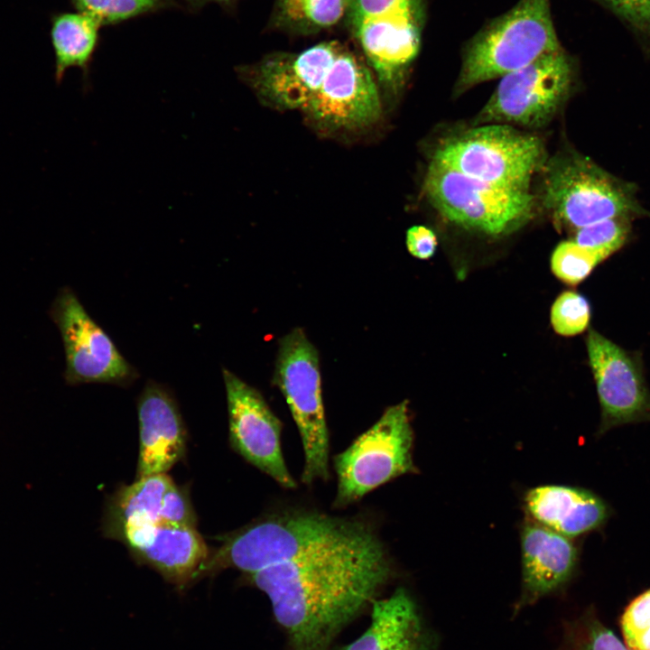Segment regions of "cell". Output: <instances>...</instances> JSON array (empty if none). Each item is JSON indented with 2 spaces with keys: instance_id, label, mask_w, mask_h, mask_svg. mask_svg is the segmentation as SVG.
<instances>
[{
  "instance_id": "1",
  "label": "cell",
  "mask_w": 650,
  "mask_h": 650,
  "mask_svg": "<svg viewBox=\"0 0 650 650\" xmlns=\"http://www.w3.org/2000/svg\"><path fill=\"white\" fill-rule=\"evenodd\" d=\"M263 591L290 650H330L393 577L374 528L346 544L244 575Z\"/></svg>"
},
{
  "instance_id": "2",
  "label": "cell",
  "mask_w": 650,
  "mask_h": 650,
  "mask_svg": "<svg viewBox=\"0 0 650 650\" xmlns=\"http://www.w3.org/2000/svg\"><path fill=\"white\" fill-rule=\"evenodd\" d=\"M373 527L354 518L312 510H288L220 537V546L209 555L199 579L228 569L244 575L330 550L364 535Z\"/></svg>"
},
{
  "instance_id": "3",
  "label": "cell",
  "mask_w": 650,
  "mask_h": 650,
  "mask_svg": "<svg viewBox=\"0 0 650 650\" xmlns=\"http://www.w3.org/2000/svg\"><path fill=\"white\" fill-rule=\"evenodd\" d=\"M542 170V202L558 227L576 231L611 218L650 217L633 182L576 151L558 153Z\"/></svg>"
},
{
  "instance_id": "4",
  "label": "cell",
  "mask_w": 650,
  "mask_h": 650,
  "mask_svg": "<svg viewBox=\"0 0 650 650\" xmlns=\"http://www.w3.org/2000/svg\"><path fill=\"white\" fill-rule=\"evenodd\" d=\"M561 48L550 1L520 0L465 45L454 95L500 79Z\"/></svg>"
},
{
  "instance_id": "5",
  "label": "cell",
  "mask_w": 650,
  "mask_h": 650,
  "mask_svg": "<svg viewBox=\"0 0 650 650\" xmlns=\"http://www.w3.org/2000/svg\"><path fill=\"white\" fill-rule=\"evenodd\" d=\"M431 161L493 185L529 191L547 154L539 136L509 125L486 124L444 138Z\"/></svg>"
},
{
  "instance_id": "6",
  "label": "cell",
  "mask_w": 650,
  "mask_h": 650,
  "mask_svg": "<svg viewBox=\"0 0 650 650\" xmlns=\"http://www.w3.org/2000/svg\"><path fill=\"white\" fill-rule=\"evenodd\" d=\"M344 22L382 87L395 94L421 46L422 0H346Z\"/></svg>"
},
{
  "instance_id": "7",
  "label": "cell",
  "mask_w": 650,
  "mask_h": 650,
  "mask_svg": "<svg viewBox=\"0 0 650 650\" xmlns=\"http://www.w3.org/2000/svg\"><path fill=\"white\" fill-rule=\"evenodd\" d=\"M413 432L408 403L385 409L382 416L333 458L337 493L333 507L344 508L378 487L415 473Z\"/></svg>"
},
{
  "instance_id": "8",
  "label": "cell",
  "mask_w": 650,
  "mask_h": 650,
  "mask_svg": "<svg viewBox=\"0 0 650 650\" xmlns=\"http://www.w3.org/2000/svg\"><path fill=\"white\" fill-rule=\"evenodd\" d=\"M423 190L448 220L490 236L512 233L534 215L530 191L506 189L467 176L431 161Z\"/></svg>"
},
{
  "instance_id": "9",
  "label": "cell",
  "mask_w": 650,
  "mask_h": 650,
  "mask_svg": "<svg viewBox=\"0 0 650 650\" xmlns=\"http://www.w3.org/2000/svg\"><path fill=\"white\" fill-rule=\"evenodd\" d=\"M274 383L298 428L304 455L302 482L311 485L330 477V438L321 395L317 349L302 330L286 334L279 345Z\"/></svg>"
},
{
  "instance_id": "10",
  "label": "cell",
  "mask_w": 650,
  "mask_h": 650,
  "mask_svg": "<svg viewBox=\"0 0 650 650\" xmlns=\"http://www.w3.org/2000/svg\"><path fill=\"white\" fill-rule=\"evenodd\" d=\"M574 72L572 60L562 48L540 57L500 78L473 125H546L570 96Z\"/></svg>"
},
{
  "instance_id": "11",
  "label": "cell",
  "mask_w": 650,
  "mask_h": 650,
  "mask_svg": "<svg viewBox=\"0 0 650 650\" xmlns=\"http://www.w3.org/2000/svg\"><path fill=\"white\" fill-rule=\"evenodd\" d=\"M51 314L64 345L67 383L124 385L136 377L135 368L88 315L72 290H60Z\"/></svg>"
},
{
  "instance_id": "12",
  "label": "cell",
  "mask_w": 650,
  "mask_h": 650,
  "mask_svg": "<svg viewBox=\"0 0 650 650\" xmlns=\"http://www.w3.org/2000/svg\"><path fill=\"white\" fill-rule=\"evenodd\" d=\"M229 442L246 461L286 489L297 488L282 450L283 424L263 395L224 368Z\"/></svg>"
},
{
  "instance_id": "13",
  "label": "cell",
  "mask_w": 650,
  "mask_h": 650,
  "mask_svg": "<svg viewBox=\"0 0 650 650\" xmlns=\"http://www.w3.org/2000/svg\"><path fill=\"white\" fill-rule=\"evenodd\" d=\"M586 346L601 410L598 433L627 423L650 422V392L641 355L594 330L589 331Z\"/></svg>"
},
{
  "instance_id": "14",
  "label": "cell",
  "mask_w": 650,
  "mask_h": 650,
  "mask_svg": "<svg viewBox=\"0 0 650 650\" xmlns=\"http://www.w3.org/2000/svg\"><path fill=\"white\" fill-rule=\"evenodd\" d=\"M325 130H355L378 121L382 107L366 60L343 44L320 88L303 108Z\"/></svg>"
},
{
  "instance_id": "15",
  "label": "cell",
  "mask_w": 650,
  "mask_h": 650,
  "mask_svg": "<svg viewBox=\"0 0 650 650\" xmlns=\"http://www.w3.org/2000/svg\"><path fill=\"white\" fill-rule=\"evenodd\" d=\"M343 43L325 41L299 52H275L237 71L263 100L283 109H302L320 88Z\"/></svg>"
},
{
  "instance_id": "16",
  "label": "cell",
  "mask_w": 650,
  "mask_h": 650,
  "mask_svg": "<svg viewBox=\"0 0 650 650\" xmlns=\"http://www.w3.org/2000/svg\"><path fill=\"white\" fill-rule=\"evenodd\" d=\"M115 538L126 544L136 560L158 571L179 590L199 579L209 555L195 527L145 525L125 528Z\"/></svg>"
},
{
  "instance_id": "17",
  "label": "cell",
  "mask_w": 650,
  "mask_h": 650,
  "mask_svg": "<svg viewBox=\"0 0 650 650\" xmlns=\"http://www.w3.org/2000/svg\"><path fill=\"white\" fill-rule=\"evenodd\" d=\"M137 478L166 473L183 456L186 432L178 406L161 385L149 381L137 403Z\"/></svg>"
},
{
  "instance_id": "18",
  "label": "cell",
  "mask_w": 650,
  "mask_h": 650,
  "mask_svg": "<svg viewBox=\"0 0 650 650\" xmlns=\"http://www.w3.org/2000/svg\"><path fill=\"white\" fill-rule=\"evenodd\" d=\"M577 563V548L569 537L536 522L527 524L522 533V590L514 614L562 590Z\"/></svg>"
},
{
  "instance_id": "19",
  "label": "cell",
  "mask_w": 650,
  "mask_h": 650,
  "mask_svg": "<svg viewBox=\"0 0 650 650\" xmlns=\"http://www.w3.org/2000/svg\"><path fill=\"white\" fill-rule=\"evenodd\" d=\"M439 638L427 625L412 595L396 589L375 599L371 621L353 642L339 650H438Z\"/></svg>"
},
{
  "instance_id": "20",
  "label": "cell",
  "mask_w": 650,
  "mask_h": 650,
  "mask_svg": "<svg viewBox=\"0 0 650 650\" xmlns=\"http://www.w3.org/2000/svg\"><path fill=\"white\" fill-rule=\"evenodd\" d=\"M525 503L536 523L569 538L600 528L610 515L604 500L579 488L538 487L528 492Z\"/></svg>"
},
{
  "instance_id": "21",
  "label": "cell",
  "mask_w": 650,
  "mask_h": 650,
  "mask_svg": "<svg viewBox=\"0 0 650 650\" xmlns=\"http://www.w3.org/2000/svg\"><path fill=\"white\" fill-rule=\"evenodd\" d=\"M102 25L81 12H65L51 19V40L54 51V79L59 84L70 68H78L88 81L90 66L99 42Z\"/></svg>"
},
{
  "instance_id": "22",
  "label": "cell",
  "mask_w": 650,
  "mask_h": 650,
  "mask_svg": "<svg viewBox=\"0 0 650 650\" xmlns=\"http://www.w3.org/2000/svg\"><path fill=\"white\" fill-rule=\"evenodd\" d=\"M172 480L166 473L137 478L122 488L112 500L107 533L116 537L125 528L160 524V512L165 491Z\"/></svg>"
},
{
  "instance_id": "23",
  "label": "cell",
  "mask_w": 650,
  "mask_h": 650,
  "mask_svg": "<svg viewBox=\"0 0 650 650\" xmlns=\"http://www.w3.org/2000/svg\"><path fill=\"white\" fill-rule=\"evenodd\" d=\"M346 0H274L270 18L273 29L311 35L344 21Z\"/></svg>"
},
{
  "instance_id": "24",
  "label": "cell",
  "mask_w": 650,
  "mask_h": 650,
  "mask_svg": "<svg viewBox=\"0 0 650 650\" xmlns=\"http://www.w3.org/2000/svg\"><path fill=\"white\" fill-rule=\"evenodd\" d=\"M78 12L96 19L102 26L180 7L176 0H70Z\"/></svg>"
},
{
  "instance_id": "25",
  "label": "cell",
  "mask_w": 650,
  "mask_h": 650,
  "mask_svg": "<svg viewBox=\"0 0 650 650\" xmlns=\"http://www.w3.org/2000/svg\"><path fill=\"white\" fill-rule=\"evenodd\" d=\"M557 650H629L591 610L565 621Z\"/></svg>"
},
{
  "instance_id": "26",
  "label": "cell",
  "mask_w": 650,
  "mask_h": 650,
  "mask_svg": "<svg viewBox=\"0 0 650 650\" xmlns=\"http://www.w3.org/2000/svg\"><path fill=\"white\" fill-rule=\"evenodd\" d=\"M630 218H611L575 231L573 241L599 254L603 260L618 252L628 241Z\"/></svg>"
},
{
  "instance_id": "27",
  "label": "cell",
  "mask_w": 650,
  "mask_h": 650,
  "mask_svg": "<svg viewBox=\"0 0 650 650\" xmlns=\"http://www.w3.org/2000/svg\"><path fill=\"white\" fill-rule=\"evenodd\" d=\"M603 261L594 251L578 245L573 240L560 243L551 260L553 274L565 283L575 285L587 278Z\"/></svg>"
},
{
  "instance_id": "28",
  "label": "cell",
  "mask_w": 650,
  "mask_h": 650,
  "mask_svg": "<svg viewBox=\"0 0 650 650\" xmlns=\"http://www.w3.org/2000/svg\"><path fill=\"white\" fill-rule=\"evenodd\" d=\"M589 301L581 294L567 291L559 295L551 311V322L562 336H574L583 332L590 320Z\"/></svg>"
},
{
  "instance_id": "29",
  "label": "cell",
  "mask_w": 650,
  "mask_h": 650,
  "mask_svg": "<svg viewBox=\"0 0 650 650\" xmlns=\"http://www.w3.org/2000/svg\"><path fill=\"white\" fill-rule=\"evenodd\" d=\"M621 629L629 650H650V589L628 604L621 618Z\"/></svg>"
},
{
  "instance_id": "30",
  "label": "cell",
  "mask_w": 650,
  "mask_h": 650,
  "mask_svg": "<svg viewBox=\"0 0 650 650\" xmlns=\"http://www.w3.org/2000/svg\"><path fill=\"white\" fill-rule=\"evenodd\" d=\"M614 14L650 53V0H596Z\"/></svg>"
},
{
  "instance_id": "31",
  "label": "cell",
  "mask_w": 650,
  "mask_h": 650,
  "mask_svg": "<svg viewBox=\"0 0 650 650\" xmlns=\"http://www.w3.org/2000/svg\"><path fill=\"white\" fill-rule=\"evenodd\" d=\"M160 524L195 527L196 517L187 492L173 482L167 488L162 498Z\"/></svg>"
},
{
  "instance_id": "32",
  "label": "cell",
  "mask_w": 650,
  "mask_h": 650,
  "mask_svg": "<svg viewBox=\"0 0 650 650\" xmlns=\"http://www.w3.org/2000/svg\"><path fill=\"white\" fill-rule=\"evenodd\" d=\"M406 246L413 256L428 259L435 252L437 238L430 228L424 226H413L406 232Z\"/></svg>"
},
{
  "instance_id": "33",
  "label": "cell",
  "mask_w": 650,
  "mask_h": 650,
  "mask_svg": "<svg viewBox=\"0 0 650 650\" xmlns=\"http://www.w3.org/2000/svg\"><path fill=\"white\" fill-rule=\"evenodd\" d=\"M186 6L192 11H199L208 5L215 4L223 8H228L237 0H182Z\"/></svg>"
}]
</instances>
